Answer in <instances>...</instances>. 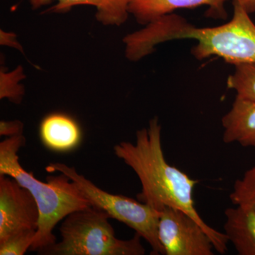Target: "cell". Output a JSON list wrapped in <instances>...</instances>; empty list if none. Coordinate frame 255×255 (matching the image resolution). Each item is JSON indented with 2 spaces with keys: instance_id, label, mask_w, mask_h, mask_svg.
I'll return each mask as SVG.
<instances>
[{
  "instance_id": "1",
  "label": "cell",
  "mask_w": 255,
  "mask_h": 255,
  "mask_svg": "<svg viewBox=\"0 0 255 255\" xmlns=\"http://www.w3.org/2000/svg\"><path fill=\"white\" fill-rule=\"evenodd\" d=\"M114 153L135 172L141 183L139 201L156 211L164 207L180 209L201 225L220 254H226L229 243L225 233L219 232L203 220L194 205L193 193L199 180L192 179L170 165L164 157L162 145V127L158 118L149 122L148 127L136 132L135 143L121 142L114 147Z\"/></svg>"
},
{
  "instance_id": "2",
  "label": "cell",
  "mask_w": 255,
  "mask_h": 255,
  "mask_svg": "<svg viewBox=\"0 0 255 255\" xmlns=\"http://www.w3.org/2000/svg\"><path fill=\"white\" fill-rule=\"evenodd\" d=\"M26 144L23 135L9 137L0 142V174L12 177L26 188L34 197L39 209V221L36 236L29 251L42 252L54 245L53 231L68 215L90 206L70 178L65 174L50 175L42 182L21 167L18 150Z\"/></svg>"
},
{
  "instance_id": "3",
  "label": "cell",
  "mask_w": 255,
  "mask_h": 255,
  "mask_svg": "<svg viewBox=\"0 0 255 255\" xmlns=\"http://www.w3.org/2000/svg\"><path fill=\"white\" fill-rule=\"evenodd\" d=\"M233 6L232 19L216 27L197 28L178 15H166L159 25L161 41L196 40L191 53L198 60L218 56L234 65L255 63V24L246 10Z\"/></svg>"
},
{
  "instance_id": "4",
  "label": "cell",
  "mask_w": 255,
  "mask_h": 255,
  "mask_svg": "<svg viewBox=\"0 0 255 255\" xmlns=\"http://www.w3.org/2000/svg\"><path fill=\"white\" fill-rule=\"evenodd\" d=\"M110 219L105 211L92 206L72 213L60 226L61 241L47 248L41 255H145L142 238L135 233L131 239H119L109 222Z\"/></svg>"
},
{
  "instance_id": "5",
  "label": "cell",
  "mask_w": 255,
  "mask_h": 255,
  "mask_svg": "<svg viewBox=\"0 0 255 255\" xmlns=\"http://www.w3.org/2000/svg\"><path fill=\"white\" fill-rule=\"evenodd\" d=\"M48 172H60L70 178L90 205L105 211L111 219L132 228L152 248L151 255H164L158 238L159 212L148 204L123 195L112 194L97 187L76 169L61 162H53L46 167Z\"/></svg>"
},
{
  "instance_id": "6",
  "label": "cell",
  "mask_w": 255,
  "mask_h": 255,
  "mask_svg": "<svg viewBox=\"0 0 255 255\" xmlns=\"http://www.w3.org/2000/svg\"><path fill=\"white\" fill-rule=\"evenodd\" d=\"M158 238L164 255H213L214 244L201 225L182 210L159 211Z\"/></svg>"
},
{
  "instance_id": "7",
  "label": "cell",
  "mask_w": 255,
  "mask_h": 255,
  "mask_svg": "<svg viewBox=\"0 0 255 255\" xmlns=\"http://www.w3.org/2000/svg\"><path fill=\"white\" fill-rule=\"evenodd\" d=\"M39 209L34 197L12 177L0 174V241L27 230H36Z\"/></svg>"
},
{
  "instance_id": "8",
  "label": "cell",
  "mask_w": 255,
  "mask_h": 255,
  "mask_svg": "<svg viewBox=\"0 0 255 255\" xmlns=\"http://www.w3.org/2000/svg\"><path fill=\"white\" fill-rule=\"evenodd\" d=\"M226 0H129L128 12L137 22L147 25L158 18L184 8L209 6L213 16L223 18Z\"/></svg>"
},
{
  "instance_id": "9",
  "label": "cell",
  "mask_w": 255,
  "mask_h": 255,
  "mask_svg": "<svg viewBox=\"0 0 255 255\" xmlns=\"http://www.w3.org/2000/svg\"><path fill=\"white\" fill-rule=\"evenodd\" d=\"M32 9H37L56 1L44 13L63 14L79 5H90L97 9L96 18L105 26H119L128 16L129 0H28Z\"/></svg>"
},
{
  "instance_id": "10",
  "label": "cell",
  "mask_w": 255,
  "mask_h": 255,
  "mask_svg": "<svg viewBox=\"0 0 255 255\" xmlns=\"http://www.w3.org/2000/svg\"><path fill=\"white\" fill-rule=\"evenodd\" d=\"M223 141L255 148V102L236 97L222 118Z\"/></svg>"
},
{
  "instance_id": "11",
  "label": "cell",
  "mask_w": 255,
  "mask_h": 255,
  "mask_svg": "<svg viewBox=\"0 0 255 255\" xmlns=\"http://www.w3.org/2000/svg\"><path fill=\"white\" fill-rule=\"evenodd\" d=\"M40 137L47 148L55 152L75 150L82 140V130L78 122L67 114L53 113L43 119Z\"/></svg>"
},
{
  "instance_id": "12",
  "label": "cell",
  "mask_w": 255,
  "mask_h": 255,
  "mask_svg": "<svg viewBox=\"0 0 255 255\" xmlns=\"http://www.w3.org/2000/svg\"><path fill=\"white\" fill-rule=\"evenodd\" d=\"M225 234L240 255H255V211L235 206L225 211Z\"/></svg>"
},
{
  "instance_id": "13",
  "label": "cell",
  "mask_w": 255,
  "mask_h": 255,
  "mask_svg": "<svg viewBox=\"0 0 255 255\" xmlns=\"http://www.w3.org/2000/svg\"><path fill=\"white\" fill-rule=\"evenodd\" d=\"M227 86L236 97L255 102V63L235 65L234 73L228 77Z\"/></svg>"
},
{
  "instance_id": "14",
  "label": "cell",
  "mask_w": 255,
  "mask_h": 255,
  "mask_svg": "<svg viewBox=\"0 0 255 255\" xmlns=\"http://www.w3.org/2000/svg\"><path fill=\"white\" fill-rule=\"evenodd\" d=\"M230 199L233 205L255 211V166L235 182Z\"/></svg>"
},
{
  "instance_id": "15",
  "label": "cell",
  "mask_w": 255,
  "mask_h": 255,
  "mask_svg": "<svg viewBox=\"0 0 255 255\" xmlns=\"http://www.w3.org/2000/svg\"><path fill=\"white\" fill-rule=\"evenodd\" d=\"M36 230H27L15 233L0 241V255H23L30 250Z\"/></svg>"
},
{
  "instance_id": "16",
  "label": "cell",
  "mask_w": 255,
  "mask_h": 255,
  "mask_svg": "<svg viewBox=\"0 0 255 255\" xmlns=\"http://www.w3.org/2000/svg\"><path fill=\"white\" fill-rule=\"evenodd\" d=\"M11 82H1V90L0 97L1 99L6 98L15 104L21 103L24 91L22 86L18 85V80L23 77L22 68L18 67L14 72L6 74Z\"/></svg>"
},
{
  "instance_id": "17",
  "label": "cell",
  "mask_w": 255,
  "mask_h": 255,
  "mask_svg": "<svg viewBox=\"0 0 255 255\" xmlns=\"http://www.w3.org/2000/svg\"><path fill=\"white\" fill-rule=\"evenodd\" d=\"M23 124L20 121H11L0 122V135L14 137L23 135Z\"/></svg>"
},
{
  "instance_id": "18",
  "label": "cell",
  "mask_w": 255,
  "mask_h": 255,
  "mask_svg": "<svg viewBox=\"0 0 255 255\" xmlns=\"http://www.w3.org/2000/svg\"><path fill=\"white\" fill-rule=\"evenodd\" d=\"M15 35H11L10 33H5V32L1 31V44L9 45L16 48L18 50H21L23 52L22 48L21 45L18 43V42L14 39Z\"/></svg>"
},
{
  "instance_id": "19",
  "label": "cell",
  "mask_w": 255,
  "mask_h": 255,
  "mask_svg": "<svg viewBox=\"0 0 255 255\" xmlns=\"http://www.w3.org/2000/svg\"><path fill=\"white\" fill-rule=\"evenodd\" d=\"M233 4L241 6L248 14L255 12V0H233Z\"/></svg>"
}]
</instances>
